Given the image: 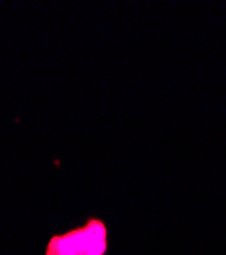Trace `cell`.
Returning a JSON list of instances; mask_svg holds the SVG:
<instances>
[{"label": "cell", "mask_w": 226, "mask_h": 255, "mask_svg": "<svg viewBox=\"0 0 226 255\" xmlns=\"http://www.w3.org/2000/svg\"><path fill=\"white\" fill-rule=\"evenodd\" d=\"M104 223L92 219L81 229H74L49 241L45 255H104L108 245Z\"/></svg>", "instance_id": "obj_1"}]
</instances>
